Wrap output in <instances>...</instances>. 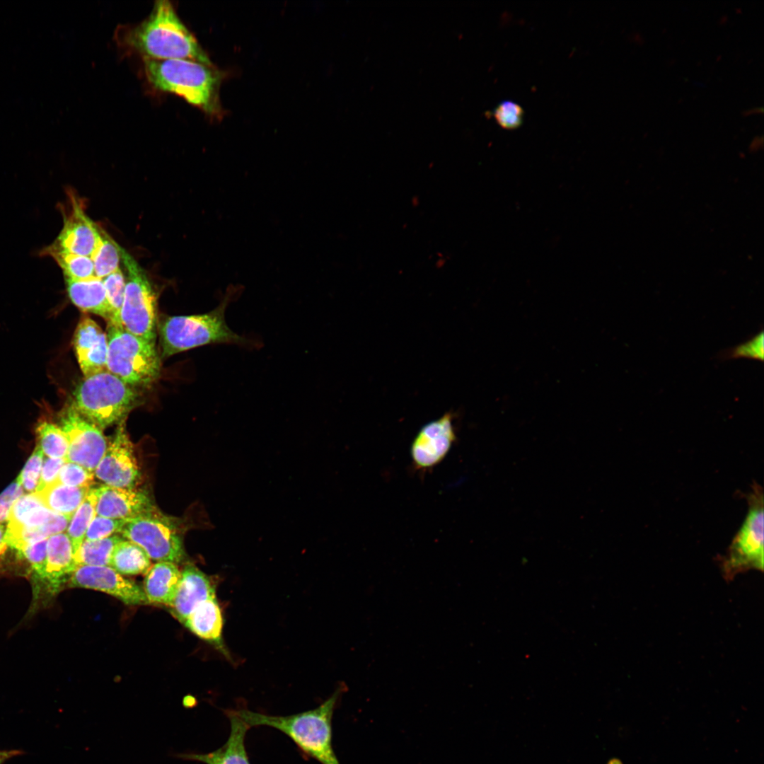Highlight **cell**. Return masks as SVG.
I'll list each match as a JSON object with an SVG mask.
<instances>
[{"mask_svg":"<svg viewBox=\"0 0 764 764\" xmlns=\"http://www.w3.org/2000/svg\"><path fill=\"white\" fill-rule=\"evenodd\" d=\"M122 42L143 58L183 59L212 65L208 55L167 0L156 1L145 20L126 30Z\"/></svg>","mask_w":764,"mask_h":764,"instance_id":"6da1fadb","label":"cell"},{"mask_svg":"<svg viewBox=\"0 0 764 764\" xmlns=\"http://www.w3.org/2000/svg\"><path fill=\"white\" fill-rule=\"evenodd\" d=\"M342 689L318 707L289 716H274L245 709L233 710L250 727L267 726L291 738L307 755L321 764H340L332 746V718Z\"/></svg>","mask_w":764,"mask_h":764,"instance_id":"7a4b0ae2","label":"cell"},{"mask_svg":"<svg viewBox=\"0 0 764 764\" xmlns=\"http://www.w3.org/2000/svg\"><path fill=\"white\" fill-rule=\"evenodd\" d=\"M231 300L226 295L216 308L205 313L162 316L157 322L161 358L211 344L258 347L260 344L234 332L227 325L225 311Z\"/></svg>","mask_w":764,"mask_h":764,"instance_id":"3957f363","label":"cell"},{"mask_svg":"<svg viewBox=\"0 0 764 764\" xmlns=\"http://www.w3.org/2000/svg\"><path fill=\"white\" fill-rule=\"evenodd\" d=\"M143 62L146 79L156 89L175 94L208 114L219 112L221 75L214 68L183 59Z\"/></svg>","mask_w":764,"mask_h":764,"instance_id":"277c9868","label":"cell"},{"mask_svg":"<svg viewBox=\"0 0 764 764\" xmlns=\"http://www.w3.org/2000/svg\"><path fill=\"white\" fill-rule=\"evenodd\" d=\"M139 390L106 369L83 376L75 388L71 405L81 416L102 430L125 421L141 402Z\"/></svg>","mask_w":764,"mask_h":764,"instance_id":"5b68a950","label":"cell"},{"mask_svg":"<svg viewBox=\"0 0 764 764\" xmlns=\"http://www.w3.org/2000/svg\"><path fill=\"white\" fill-rule=\"evenodd\" d=\"M106 369L125 383L140 389L159 377L161 356L156 345L127 331L122 324L107 323Z\"/></svg>","mask_w":764,"mask_h":764,"instance_id":"8992f818","label":"cell"},{"mask_svg":"<svg viewBox=\"0 0 764 764\" xmlns=\"http://www.w3.org/2000/svg\"><path fill=\"white\" fill-rule=\"evenodd\" d=\"M748 512L725 554L719 557L725 579L750 569L763 570L764 502L763 487L754 481L745 494Z\"/></svg>","mask_w":764,"mask_h":764,"instance_id":"52a82bcc","label":"cell"},{"mask_svg":"<svg viewBox=\"0 0 764 764\" xmlns=\"http://www.w3.org/2000/svg\"><path fill=\"white\" fill-rule=\"evenodd\" d=\"M125 291L120 321L129 332L155 344L157 334V297L144 269L124 248Z\"/></svg>","mask_w":764,"mask_h":764,"instance_id":"ba28073f","label":"cell"},{"mask_svg":"<svg viewBox=\"0 0 764 764\" xmlns=\"http://www.w3.org/2000/svg\"><path fill=\"white\" fill-rule=\"evenodd\" d=\"M120 534L139 545L151 560L177 564L185 558L182 538L156 513L127 519Z\"/></svg>","mask_w":764,"mask_h":764,"instance_id":"9c48e42d","label":"cell"},{"mask_svg":"<svg viewBox=\"0 0 764 764\" xmlns=\"http://www.w3.org/2000/svg\"><path fill=\"white\" fill-rule=\"evenodd\" d=\"M66 200L58 204L63 219L62 230L50 245L58 250L91 257L100 239L99 225L86 214L85 204L70 187Z\"/></svg>","mask_w":764,"mask_h":764,"instance_id":"30bf717a","label":"cell"},{"mask_svg":"<svg viewBox=\"0 0 764 764\" xmlns=\"http://www.w3.org/2000/svg\"><path fill=\"white\" fill-rule=\"evenodd\" d=\"M60 423L69 441L66 461L94 473L108 445L102 430L81 416L71 405L63 410Z\"/></svg>","mask_w":764,"mask_h":764,"instance_id":"8fae6325","label":"cell"},{"mask_svg":"<svg viewBox=\"0 0 764 764\" xmlns=\"http://www.w3.org/2000/svg\"><path fill=\"white\" fill-rule=\"evenodd\" d=\"M124 422L119 424L94 475L111 487L135 488L140 481L141 473Z\"/></svg>","mask_w":764,"mask_h":764,"instance_id":"7c38bea8","label":"cell"},{"mask_svg":"<svg viewBox=\"0 0 764 764\" xmlns=\"http://www.w3.org/2000/svg\"><path fill=\"white\" fill-rule=\"evenodd\" d=\"M67 584L71 588L103 591L127 605L149 604L143 589L109 566H79L71 575Z\"/></svg>","mask_w":764,"mask_h":764,"instance_id":"4fadbf2b","label":"cell"},{"mask_svg":"<svg viewBox=\"0 0 764 764\" xmlns=\"http://www.w3.org/2000/svg\"><path fill=\"white\" fill-rule=\"evenodd\" d=\"M452 416L444 414L424 425L413 439L410 455L419 470L431 468L440 463L456 441Z\"/></svg>","mask_w":764,"mask_h":764,"instance_id":"5bb4252c","label":"cell"},{"mask_svg":"<svg viewBox=\"0 0 764 764\" xmlns=\"http://www.w3.org/2000/svg\"><path fill=\"white\" fill-rule=\"evenodd\" d=\"M73 346L83 376L106 370V332L88 315H82L74 333Z\"/></svg>","mask_w":764,"mask_h":764,"instance_id":"9a60e30c","label":"cell"},{"mask_svg":"<svg viewBox=\"0 0 764 764\" xmlns=\"http://www.w3.org/2000/svg\"><path fill=\"white\" fill-rule=\"evenodd\" d=\"M98 516L129 519L155 513L147 493L136 488H122L102 485L97 487Z\"/></svg>","mask_w":764,"mask_h":764,"instance_id":"2e32d148","label":"cell"},{"mask_svg":"<svg viewBox=\"0 0 764 764\" xmlns=\"http://www.w3.org/2000/svg\"><path fill=\"white\" fill-rule=\"evenodd\" d=\"M214 596L215 582L195 565L187 564L181 571L179 586L170 606L171 613L183 624L201 603Z\"/></svg>","mask_w":764,"mask_h":764,"instance_id":"e0dca14e","label":"cell"},{"mask_svg":"<svg viewBox=\"0 0 764 764\" xmlns=\"http://www.w3.org/2000/svg\"><path fill=\"white\" fill-rule=\"evenodd\" d=\"M76 568L73 546L67 534L61 533L50 536L43 602L59 593Z\"/></svg>","mask_w":764,"mask_h":764,"instance_id":"ac0fdd59","label":"cell"},{"mask_svg":"<svg viewBox=\"0 0 764 764\" xmlns=\"http://www.w3.org/2000/svg\"><path fill=\"white\" fill-rule=\"evenodd\" d=\"M227 715L231 731L221 747L209 753H184L178 756L206 764H250L245 746V734L250 727L233 710L227 711Z\"/></svg>","mask_w":764,"mask_h":764,"instance_id":"d6986e66","label":"cell"},{"mask_svg":"<svg viewBox=\"0 0 764 764\" xmlns=\"http://www.w3.org/2000/svg\"><path fill=\"white\" fill-rule=\"evenodd\" d=\"M66 291L71 301L83 313L103 318L106 322L113 321L112 313L108 303L103 280L96 276L85 280H74L64 277Z\"/></svg>","mask_w":764,"mask_h":764,"instance_id":"ffe728a7","label":"cell"},{"mask_svg":"<svg viewBox=\"0 0 764 764\" xmlns=\"http://www.w3.org/2000/svg\"><path fill=\"white\" fill-rule=\"evenodd\" d=\"M183 625L195 635L227 654L222 637L224 618L216 596L201 603Z\"/></svg>","mask_w":764,"mask_h":764,"instance_id":"44dd1931","label":"cell"},{"mask_svg":"<svg viewBox=\"0 0 764 764\" xmlns=\"http://www.w3.org/2000/svg\"><path fill=\"white\" fill-rule=\"evenodd\" d=\"M181 571L175 563L157 562L145 573L143 590L149 603L170 606L175 597Z\"/></svg>","mask_w":764,"mask_h":764,"instance_id":"7402d4cb","label":"cell"},{"mask_svg":"<svg viewBox=\"0 0 764 764\" xmlns=\"http://www.w3.org/2000/svg\"><path fill=\"white\" fill-rule=\"evenodd\" d=\"M90 488L69 487L55 482L34 493L50 510L71 518Z\"/></svg>","mask_w":764,"mask_h":764,"instance_id":"603a6c76","label":"cell"},{"mask_svg":"<svg viewBox=\"0 0 764 764\" xmlns=\"http://www.w3.org/2000/svg\"><path fill=\"white\" fill-rule=\"evenodd\" d=\"M109 567L122 575H137L145 574L151 567V562L139 545L123 538L115 545Z\"/></svg>","mask_w":764,"mask_h":764,"instance_id":"cb8c5ba5","label":"cell"},{"mask_svg":"<svg viewBox=\"0 0 764 764\" xmlns=\"http://www.w3.org/2000/svg\"><path fill=\"white\" fill-rule=\"evenodd\" d=\"M39 255L52 257L62 269L64 277L85 280L95 277L93 262L89 257L58 250L50 245L42 248Z\"/></svg>","mask_w":764,"mask_h":764,"instance_id":"d4e9b609","label":"cell"},{"mask_svg":"<svg viewBox=\"0 0 764 764\" xmlns=\"http://www.w3.org/2000/svg\"><path fill=\"white\" fill-rule=\"evenodd\" d=\"M99 232L100 239L91 258L95 276L102 279L120 268L122 248L100 226Z\"/></svg>","mask_w":764,"mask_h":764,"instance_id":"484cf974","label":"cell"},{"mask_svg":"<svg viewBox=\"0 0 764 764\" xmlns=\"http://www.w3.org/2000/svg\"><path fill=\"white\" fill-rule=\"evenodd\" d=\"M97 487H91L86 498L73 514L66 534L73 546L74 555L84 540L86 531L96 514Z\"/></svg>","mask_w":764,"mask_h":764,"instance_id":"4316f807","label":"cell"},{"mask_svg":"<svg viewBox=\"0 0 764 764\" xmlns=\"http://www.w3.org/2000/svg\"><path fill=\"white\" fill-rule=\"evenodd\" d=\"M124 538L117 533L96 540H83L74 555L77 567L86 566H109L115 545Z\"/></svg>","mask_w":764,"mask_h":764,"instance_id":"83f0119b","label":"cell"},{"mask_svg":"<svg viewBox=\"0 0 764 764\" xmlns=\"http://www.w3.org/2000/svg\"><path fill=\"white\" fill-rule=\"evenodd\" d=\"M36 435L37 446L47 457L66 460L69 441L60 427L47 421L41 422L36 427Z\"/></svg>","mask_w":764,"mask_h":764,"instance_id":"f1b7e54d","label":"cell"},{"mask_svg":"<svg viewBox=\"0 0 764 764\" xmlns=\"http://www.w3.org/2000/svg\"><path fill=\"white\" fill-rule=\"evenodd\" d=\"M102 280L113 316V321L112 323L122 324L120 321V312L123 303L126 284L124 273L122 270L119 268L113 273L102 279Z\"/></svg>","mask_w":764,"mask_h":764,"instance_id":"f546056e","label":"cell"},{"mask_svg":"<svg viewBox=\"0 0 764 764\" xmlns=\"http://www.w3.org/2000/svg\"><path fill=\"white\" fill-rule=\"evenodd\" d=\"M719 357L722 360L749 359L760 361L764 357V333L761 330L747 341L722 351Z\"/></svg>","mask_w":764,"mask_h":764,"instance_id":"4dcf8cb0","label":"cell"},{"mask_svg":"<svg viewBox=\"0 0 764 764\" xmlns=\"http://www.w3.org/2000/svg\"><path fill=\"white\" fill-rule=\"evenodd\" d=\"M57 482L69 487H91L94 483V473L79 464L66 461Z\"/></svg>","mask_w":764,"mask_h":764,"instance_id":"1f68e13d","label":"cell"},{"mask_svg":"<svg viewBox=\"0 0 764 764\" xmlns=\"http://www.w3.org/2000/svg\"><path fill=\"white\" fill-rule=\"evenodd\" d=\"M43 463V452L37 445L29 457L24 468L17 478L23 489L28 493H34L38 485Z\"/></svg>","mask_w":764,"mask_h":764,"instance_id":"d6a6232c","label":"cell"},{"mask_svg":"<svg viewBox=\"0 0 764 764\" xmlns=\"http://www.w3.org/2000/svg\"><path fill=\"white\" fill-rule=\"evenodd\" d=\"M523 115L522 108L511 100L499 103L493 110V117L497 124L507 130L519 128L523 123Z\"/></svg>","mask_w":764,"mask_h":764,"instance_id":"836d02e7","label":"cell"},{"mask_svg":"<svg viewBox=\"0 0 764 764\" xmlns=\"http://www.w3.org/2000/svg\"><path fill=\"white\" fill-rule=\"evenodd\" d=\"M126 521L96 515L86 531L84 540H96L120 533Z\"/></svg>","mask_w":764,"mask_h":764,"instance_id":"e575fe53","label":"cell"},{"mask_svg":"<svg viewBox=\"0 0 764 764\" xmlns=\"http://www.w3.org/2000/svg\"><path fill=\"white\" fill-rule=\"evenodd\" d=\"M42 505L43 503L35 493L20 497L11 509L7 526H19L32 511Z\"/></svg>","mask_w":764,"mask_h":764,"instance_id":"d590c367","label":"cell"},{"mask_svg":"<svg viewBox=\"0 0 764 764\" xmlns=\"http://www.w3.org/2000/svg\"><path fill=\"white\" fill-rule=\"evenodd\" d=\"M23 489L16 479L0 494V525L8 522V515L14 502L22 496Z\"/></svg>","mask_w":764,"mask_h":764,"instance_id":"8d00e7d4","label":"cell"},{"mask_svg":"<svg viewBox=\"0 0 764 764\" xmlns=\"http://www.w3.org/2000/svg\"><path fill=\"white\" fill-rule=\"evenodd\" d=\"M65 462L66 460L63 458H52L49 457L43 458L41 474L35 492H39L45 487L57 482L59 471Z\"/></svg>","mask_w":764,"mask_h":764,"instance_id":"74e56055","label":"cell"},{"mask_svg":"<svg viewBox=\"0 0 764 764\" xmlns=\"http://www.w3.org/2000/svg\"><path fill=\"white\" fill-rule=\"evenodd\" d=\"M22 753L23 751L20 750L0 751V764H3L6 760Z\"/></svg>","mask_w":764,"mask_h":764,"instance_id":"f35d334b","label":"cell"},{"mask_svg":"<svg viewBox=\"0 0 764 764\" xmlns=\"http://www.w3.org/2000/svg\"><path fill=\"white\" fill-rule=\"evenodd\" d=\"M5 531L6 529L4 526L0 525V555L5 552L8 547L5 541Z\"/></svg>","mask_w":764,"mask_h":764,"instance_id":"ab89813d","label":"cell"}]
</instances>
